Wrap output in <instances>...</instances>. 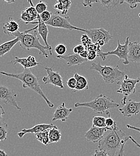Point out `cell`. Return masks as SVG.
<instances>
[{
	"label": "cell",
	"instance_id": "74e56055",
	"mask_svg": "<svg viewBox=\"0 0 140 156\" xmlns=\"http://www.w3.org/2000/svg\"><path fill=\"white\" fill-rule=\"evenodd\" d=\"M98 57L97 53L95 51H88V56H87V60L88 61H92L95 59V58Z\"/></svg>",
	"mask_w": 140,
	"mask_h": 156
},
{
	"label": "cell",
	"instance_id": "8992f818",
	"mask_svg": "<svg viewBox=\"0 0 140 156\" xmlns=\"http://www.w3.org/2000/svg\"><path fill=\"white\" fill-rule=\"evenodd\" d=\"M129 37H127L125 39V43L121 44L119 40H118V46L115 50L104 52L102 51L97 54L98 57H100L103 61H105L106 57L108 55H116L120 60H123L122 63L126 66L129 65L130 62L128 60V46L129 43Z\"/></svg>",
	"mask_w": 140,
	"mask_h": 156
},
{
	"label": "cell",
	"instance_id": "4dcf8cb0",
	"mask_svg": "<svg viewBox=\"0 0 140 156\" xmlns=\"http://www.w3.org/2000/svg\"><path fill=\"white\" fill-rule=\"evenodd\" d=\"M55 51L58 55H63L67 52V47L63 44H59L56 46Z\"/></svg>",
	"mask_w": 140,
	"mask_h": 156
},
{
	"label": "cell",
	"instance_id": "4fadbf2b",
	"mask_svg": "<svg viewBox=\"0 0 140 156\" xmlns=\"http://www.w3.org/2000/svg\"><path fill=\"white\" fill-rule=\"evenodd\" d=\"M111 129V128L107 127L101 128L92 126L89 130L85 133L84 136L88 142H92L94 143L99 142L102 137L104 136L105 132Z\"/></svg>",
	"mask_w": 140,
	"mask_h": 156
},
{
	"label": "cell",
	"instance_id": "e0dca14e",
	"mask_svg": "<svg viewBox=\"0 0 140 156\" xmlns=\"http://www.w3.org/2000/svg\"><path fill=\"white\" fill-rule=\"evenodd\" d=\"M128 60L129 62L140 63V41L129 42L128 46Z\"/></svg>",
	"mask_w": 140,
	"mask_h": 156
},
{
	"label": "cell",
	"instance_id": "f35d334b",
	"mask_svg": "<svg viewBox=\"0 0 140 156\" xmlns=\"http://www.w3.org/2000/svg\"><path fill=\"white\" fill-rule=\"evenodd\" d=\"M92 156H110L106 151L103 150H96L95 151L94 154Z\"/></svg>",
	"mask_w": 140,
	"mask_h": 156
},
{
	"label": "cell",
	"instance_id": "1f68e13d",
	"mask_svg": "<svg viewBox=\"0 0 140 156\" xmlns=\"http://www.w3.org/2000/svg\"><path fill=\"white\" fill-rule=\"evenodd\" d=\"M123 3L128 4L131 9H134L137 7L138 4L140 3V0H120V4Z\"/></svg>",
	"mask_w": 140,
	"mask_h": 156
},
{
	"label": "cell",
	"instance_id": "4316f807",
	"mask_svg": "<svg viewBox=\"0 0 140 156\" xmlns=\"http://www.w3.org/2000/svg\"><path fill=\"white\" fill-rule=\"evenodd\" d=\"M106 118L105 117L100 116H94L92 119V126L97 127H106L105 124Z\"/></svg>",
	"mask_w": 140,
	"mask_h": 156
},
{
	"label": "cell",
	"instance_id": "8d00e7d4",
	"mask_svg": "<svg viewBox=\"0 0 140 156\" xmlns=\"http://www.w3.org/2000/svg\"><path fill=\"white\" fill-rule=\"evenodd\" d=\"M98 2V0H83V5L84 7H92V5L94 3Z\"/></svg>",
	"mask_w": 140,
	"mask_h": 156
},
{
	"label": "cell",
	"instance_id": "e575fe53",
	"mask_svg": "<svg viewBox=\"0 0 140 156\" xmlns=\"http://www.w3.org/2000/svg\"><path fill=\"white\" fill-rule=\"evenodd\" d=\"M67 86L72 90H75L76 88V85H77V81L76 79L74 77L73 78H70L67 82Z\"/></svg>",
	"mask_w": 140,
	"mask_h": 156
},
{
	"label": "cell",
	"instance_id": "6da1fadb",
	"mask_svg": "<svg viewBox=\"0 0 140 156\" xmlns=\"http://www.w3.org/2000/svg\"><path fill=\"white\" fill-rule=\"evenodd\" d=\"M123 132L116 124L111 129L105 132L104 136L98 142V149L106 151L110 156H116L120 151L122 144L128 140Z\"/></svg>",
	"mask_w": 140,
	"mask_h": 156
},
{
	"label": "cell",
	"instance_id": "44dd1931",
	"mask_svg": "<svg viewBox=\"0 0 140 156\" xmlns=\"http://www.w3.org/2000/svg\"><path fill=\"white\" fill-rule=\"evenodd\" d=\"M19 41V38L16 37L13 40L6 41L0 44V57H2L9 53Z\"/></svg>",
	"mask_w": 140,
	"mask_h": 156
},
{
	"label": "cell",
	"instance_id": "bcb514c9",
	"mask_svg": "<svg viewBox=\"0 0 140 156\" xmlns=\"http://www.w3.org/2000/svg\"><path fill=\"white\" fill-rule=\"evenodd\" d=\"M138 16H139V17H140V13H139V15H138Z\"/></svg>",
	"mask_w": 140,
	"mask_h": 156
},
{
	"label": "cell",
	"instance_id": "f1b7e54d",
	"mask_svg": "<svg viewBox=\"0 0 140 156\" xmlns=\"http://www.w3.org/2000/svg\"><path fill=\"white\" fill-rule=\"evenodd\" d=\"M36 9L38 13V14H41L42 13H43L44 12L46 11L47 9V4L43 1H40L39 2L38 4H37V5L35 6Z\"/></svg>",
	"mask_w": 140,
	"mask_h": 156
},
{
	"label": "cell",
	"instance_id": "30bf717a",
	"mask_svg": "<svg viewBox=\"0 0 140 156\" xmlns=\"http://www.w3.org/2000/svg\"><path fill=\"white\" fill-rule=\"evenodd\" d=\"M84 33L94 44H97L100 41H104L105 44H107L111 39H113V36L110 33L103 28L85 30Z\"/></svg>",
	"mask_w": 140,
	"mask_h": 156
},
{
	"label": "cell",
	"instance_id": "d6986e66",
	"mask_svg": "<svg viewBox=\"0 0 140 156\" xmlns=\"http://www.w3.org/2000/svg\"><path fill=\"white\" fill-rule=\"evenodd\" d=\"M10 64L13 63L14 66L17 64H19L22 66L23 67L24 69H30L36 66L40 65L41 64L37 62L34 57L32 55H29L26 58H19L18 57H15V59L11 61Z\"/></svg>",
	"mask_w": 140,
	"mask_h": 156
},
{
	"label": "cell",
	"instance_id": "277c9868",
	"mask_svg": "<svg viewBox=\"0 0 140 156\" xmlns=\"http://www.w3.org/2000/svg\"><path fill=\"white\" fill-rule=\"evenodd\" d=\"M119 104L105 95L101 94L93 100L88 102H77L75 108L86 107L92 109L95 113L103 114L111 109H115L119 107Z\"/></svg>",
	"mask_w": 140,
	"mask_h": 156
},
{
	"label": "cell",
	"instance_id": "ba28073f",
	"mask_svg": "<svg viewBox=\"0 0 140 156\" xmlns=\"http://www.w3.org/2000/svg\"><path fill=\"white\" fill-rule=\"evenodd\" d=\"M121 107L119 111L124 117H134L140 112V101H135L124 96L121 100Z\"/></svg>",
	"mask_w": 140,
	"mask_h": 156
},
{
	"label": "cell",
	"instance_id": "60d3db41",
	"mask_svg": "<svg viewBox=\"0 0 140 156\" xmlns=\"http://www.w3.org/2000/svg\"><path fill=\"white\" fill-rule=\"evenodd\" d=\"M5 114V112L3 108V107L0 105V122L3 119V115Z\"/></svg>",
	"mask_w": 140,
	"mask_h": 156
},
{
	"label": "cell",
	"instance_id": "d6a6232c",
	"mask_svg": "<svg viewBox=\"0 0 140 156\" xmlns=\"http://www.w3.org/2000/svg\"><path fill=\"white\" fill-rule=\"evenodd\" d=\"M106 114L108 115V117L106 118L105 120V124H106V127H110V128H112L116 124V122L111 118L110 112L109 111H107L106 112Z\"/></svg>",
	"mask_w": 140,
	"mask_h": 156
},
{
	"label": "cell",
	"instance_id": "8fae6325",
	"mask_svg": "<svg viewBox=\"0 0 140 156\" xmlns=\"http://www.w3.org/2000/svg\"><path fill=\"white\" fill-rule=\"evenodd\" d=\"M16 98L17 94L13 90L0 84V99L5 105L13 106L17 109L21 111L22 108L17 103Z\"/></svg>",
	"mask_w": 140,
	"mask_h": 156
},
{
	"label": "cell",
	"instance_id": "cb8c5ba5",
	"mask_svg": "<svg viewBox=\"0 0 140 156\" xmlns=\"http://www.w3.org/2000/svg\"><path fill=\"white\" fill-rule=\"evenodd\" d=\"M49 133V129L36 134V136L37 140L40 141L41 144H43L46 146L50 144Z\"/></svg>",
	"mask_w": 140,
	"mask_h": 156
},
{
	"label": "cell",
	"instance_id": "7c38bea8",
	"mask_svg": "<svg viewBox=\"0 0 140 156\" xmlns=\"http://www.w3.org/2000/svg\"><path fill=\"white\" fill-rule=\"evenodd\" d=\"M53 66L52 67H44V69L47 73V76L43 78L42 81L46 85L51 84L63 89L64 86L62 76L58 71H53Z\"/></svg>",
	"mask_w": 140,
	"mask_h": 156
},
{
	"label": "cell",
	"instance_id": "9c48e42d",
	"mask_svg": "<svg viewBox=\"0 0 140 156\" xmlns=\"http://www.w3.org/2000/svg\"><path fill=\"white\" fill-rule=\"evenodd\" d=\"M140 82V76L136 79H131L128 75H125L123 79L118 85H120V88L117 93L122 94L124 96H129L136 92V85Z\"/></svg>",
	"mask_w": 140,
	"mask_h": 156
},
{
	"label": "cell",
	"instance_id": "b9f144b4",
	"mask_svg": "<svg viewBox=\"0 0 140 156\" xmlns=\"http://www.w3.org/2000/svg\"><path fill=\"white\" fill-rule=\"evenodd\" d=\"M126 127L128 129H132V130H136L138 132L140 133V127H134V126H131L129 124H127L126 125Z\"/></svg>",
	"mask_w": 140,
	"mask_h": 156
},
{
	"label": "cell",
	"instance_id": "ffe728a7",
	"mask_svg": "<svg viewBox=\"0 0 140 156\" xmlns=\"http://www.w3.org/2000/svg\"><path fill=\"white\" fill-rule=\"evenodd\" d=\"M19 24L12 17H9V20L3 25L2 29L4 33L9 36H12V34L18 32L19 30Z\"/></svg>",
	"mask_w": 140,
	"mask_h": 156
},
{
	"label": "cell",
	"instance_id": "5b68a950",
	"mask_svg": "<svg viewBox=\"0 0 140 156\" xmlns=\"http://www.w3.org/2000/svg\"><path fill=\"white\" fill-rule=\"evenodd\" d=\"M89 69L97 71L100 75L104 81L108 84L113 83L118 84L126 75L124 72L120 70L119 66L116 67L102 66L100 62H93Z\"/></svg>",
	"mask_w": 140,
	"mask_h": 156
},
{
	"label": "cell",
	"instance_id": "836d02e7",
	"mask_svg": "<svg viewBox=\"0 0 140 156\" xmlns=\"http://www.w3.org/2000/svg\"><path fill=\"white\" fill-rule=\"evenodd\" d=\"M40 16L41 20L44 22H47L50 20L51 16H52V13L49 11L46 10V11L44 12L43 13H42L41 14H40Z\"/></svg>",
	"mask_w": 140,
	"mask_h": 156
},
{
	"label": "cell",
	"instance_id": "83f0119b",
	"mask_svg": "<svg viewBox=\"0 0 140 156\" xmlns=\"http://www.w3.org/2000/svg\"><path fill=\"white\" fill-rule=\"evenodd\" d=\"M56 1L60 3L63 9V11L62 13V15H67L72 5V2L71 0H57Z\"/></svg>",
	"mask_w": 140,
	"mask_h": 156
},
{
	"label": "cell",
	"instance_id": "9a60e30c",
	"mask_svg": "<svg viewBox=\"0 0 140 156\" xmlns=\"http://www.w3.org/2000/svg\"><path fill=\"white\" fill-rule=\"evenodd\" d=\"M73 112L72 108H67L65 103L63 102L55 111L52 121L60 120L62 122L66 121Z\"/></svg>",
	"mask_w": 140,
	"mask_h": 156
},
{
	"label": "cell",
	"instance_id": "f546056e",
	"mask_svg": "<svg viewBox=\"0 0 140 156\" xmlns=\"http://www.w3.org/2000/svg\"><path fill=\"white\" fill-rule=\"evenodd\" d=\"M20 20L25 22L26 24H29L31 22H32L35 19L32 18L25 10L22 11L21 13L20 17Z\"/></svg>",
	"mask_w": 140,
	"mask_h": 156
},
{
	"label": "cell",
	"instance_id": "7a4b0ae2",
	"mask_svg": "<svg viewBox=\"0 0 140 156\" xmlns=\"http://www.w3.org/2000/svg\"><path fill=\"white\" fill-rule=\"evenodd\" d=\"M0 73L7 77L19 79L22 82V87L24 89L29 88L35 91L44 100L50 108H53L55 106L54 104L48 99L43 91L39 84V78L31 72L29 69H24V70L22 73L18 74L9 73L5 72H0Z\"/></svg>",
	"mask_w": 140,
	"mask_h": 156
},
{
	"label": "cell",
	"instance_id": "7bdbcfd3",
	"mask_svg": "<svg viewBox=\"0 0 140 156\" xmlns=\"http://www.w3.org/2000/svg\"><path fill=\"white\" fill-rule=\"evenodd\" d=\"M80 57L83 58L87 59L88 56V51L87 50L84 51L83 52H81L80 54Z\"/></svg>",
	"mask_w": 140,
	"mask_h": 156
},
{
	"label": "cell",
	"instance_id": "ac0fdd59",
	"mask_svg": "<svg viewBox=\"0 0 140 156\" xmlns=\"http://www.w3.org/2000/svg\"><path fill=\"white\" fill-rule=\"evenodd\" d=\"M56 58L60 59L65 61L67 63V65L69 67L75 66H80L82 64L87 62V59L83 58L80 57L79 54H70L68 55H56Z\"/></svg>",
	"mask_w": 140,
	"mask_h": 156
},
{
	"label": "cell",
	"instance_id": "ee69618b",
	"mask_svg": "<svg viewBox=\"0 0 140 156\" xmlns=\"http://www.w3.org/2000/svg\"><path fill=\"white\" fill-rule=\"evenodd\" d=\"M0 156H8V154L4 150L0 149Z\"/></svg>",
	"mask_w": 140,
	"mask_h": 156
},
{
	"label": "cell",
	"instance_id": "d590c367",
	"mask_svg": "<svg viewBox=\"0 0 140 156\" xmlns=\"http://www.w3.org/2000/svg\"><path fill=\"white\" fill-rule=\"evenodd\" d=\"M86 49H85V47L83 45V44H79L77 46H76L74 49H73V52L75 54H79L81 52H83L84 51H85Z\"/></svg>",
	"mask_w": 140,
	"mask_h": 156
},
{
	"label": "cell",
	"instance_id": "7402d4cb",
	"mask_svg": "<svg viewBox=\"0 0 140 156\" xmlns=\"http://www.w3.org/2000/svg\"><path fill=\"white\" fill-rule=\"evenodd\" d=\"M74 77L76 79L77 85L75 89L76 91H82V90H87L89 89L88 82L86 78L83 76L79 75L77 73L74 74Z\"/></svg>",
	"mask_w": 140,
	"mask_h": 156
},
{
	"label": "cell",
	"instance_id": "ab89813d",
	"mask_svg": "<svg viewBox=\"0 0 140 156\" xmlns=\"http://www.w3.org/2000/svg\"><path fill=\"white\" fill-rule=\"evenodd\" d=\"M128 140H126L125 142H123V144L121 145V147L120 148V151H119V153L117 154V155L116 156H124V151H125V147L126 145V143Z\"/></svg>",
	"mask_w": 140,
	"mask_h": 156
},
{
	"label": "cell",
	"instance_id": "484cf974",
	"mask_svg": "<svg viewBox=\"0 0 140 156\" xmlns=\"http://www.w3.org/2000/svg\"><path fill=\"white\" fill-rule=\"evenodd\" d=\"M8 124L4 121L0 122V142H2L7 139L8 133Z\"/></svg>",
	"mask_w": 140,
	"mask_h": 156
},
{
	"label": "cell",
	"instance_id": "3957f363",
	"mask_svg": "<svg viewBox=\"0 0 140 156\" xmlns=\"http://www.w3.org/2000/svg\"><path fill=\"white\" fill-rule=\"evenodd\" d=\"M37 29L36 26L34 28L26 30L23 32L18 31L16 33L12 35L11 37H18L19 39L21 48L25 51H29L31 49H36L39 51V54L43 55L45 58H48L49 56L46 51L49 49L46 46H43L40 41V39L37 37L38 32L35 30Z\"/></svg>",
	"mask_w": 140,
	"mask_h": 156
},
{
	"label": "cell",
	"instance_id": "2e32d148",
	"mask_svg": "<svg viewBox=\"0 0 140 156\" xmlns=\"http://www.w3.org/2000/svg\"><path fill=\"white\" fill-rule=\"evenodd\" d=\"M57 126L53 124H40L34 126L30 129H22L20 132L18 133V136L19 138H22L26 134H37L40 132H44L46 130L56 127Z\"/></svg>",
	"mask_w": 140,
	"mask_h": 156
},
{
	"label": "cell",
	"instance_id": "d4e9b609",
	"mask_svg": "<svg viewBox=\"0 0 140 156\" xmlns=\"http://www.w3.org/2000/svg\"><path fill=\"white\" fill-rule=\"evenodd\" d=\"M98 2L103 7L108 9L116 7L120 4V0H98Z\"/></svg>",
	"mask_w": 140,
	"mask_h": 156
},
{
	"label": "cell",
	"instance_id": "603a6c76",
	"mask_svg": "<svg viewBox=\"0 0 140 156\" xmlns=\"http://www.w3.org/2000/svg\"><path fill=\"white\" fill-rule=\"evenodd\" d=\"M50 144L57 143L60 142L62 138V133L60 130L56 127L49 129V133Z\"/></svg>",
	"mask_w": 140,
	"mask_h": 156
},
{
	"label": "cell",
	"instance_id": "52a82bcc",
	"mask_svg": "<svg viewBox=\"0 0 140 156\" xmlns=\"http://www.w3.org/2000/svg\"><path fill=\"white\" fill-rule=\"evenodd\" d=\"M47 26H50L55 28L66 29L69 30H77L79 31H85V29H82L72 25L70 23V18L69 16L62 17L59 12H56L52 13L50 20L48 22H45Z\"/></svg>",
	"mask_w": 140,
	"mask_h": 156
},
{
	"label": "cell",
	"instance_id": "5bb4252c",
	"mask_svg": "<svg viewBox=\"0 0 140 156\" xmlns=\"http://www.w3.org/2000/svg\"><path fill=\"white\" fill-rule=\"evenodd\" d=\"M37 20L38 22H31L29 24H37V32L40 35V36L41 37V38L43 39L45 46L46 47H47L49 49V53L50 55H52L53 54L52 52V47L49 44L47 39H48V34H49V30H48V27L47 25L45 23V22H44L40 18V15H38L37 16Z\"/></svg>",
	"mask_w": 140,
	"mask_h": 156
},
{
	"label": "cell",
	"instance_id": "f6af8a7d",
	"mask_svg": "<svg viewBox=\"0 0 140 156\" xmlns=\"http://www.w3.org/2000/svg\"><path fill=\"white\" fill-rule=\"evenodd\" d=\"M2 1H5L9 4H13V3H15L16 2V0H2Z\"/></svg>",
	"mask_w": 140,
	"mask_h": 156
}]
</instances>
